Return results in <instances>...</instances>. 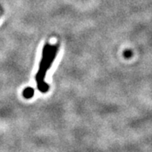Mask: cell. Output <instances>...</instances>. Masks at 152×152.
<instances>
[{"instance_id":"1","label":"cell","mask_w":152,"mask_h":152,"mask_svg":"<svg viewBox=\"0 0 152 152\" xmlns=\"http://www.w3.org/2000/svg\"><path fill=\"white\" fill-rule=\"evenodd\" d=\"M58 50V44L51 45L48 42L45 44L42 49V59L40 62L39 69L36 75V81L37 84L38 90L42 93H47L48 91V85L45 82V77L47 72L53 65V63L55 60L56 55Z\"/></svg>"},{"instance_id":"2","label":"cell","mask_w":152,"mask_h":152,"mask_svg":"<svg viewBox=\"0 0 152 152\" xmlns=\"http://www.w3.org/2000/svg\"><path fill=\"white\" fill-rule=\"evenodd\" d=\"M34 96V90L31 87H27L26 89L24 90L23 91V96L26 99H30Z\"/></svg>"}]
</instances>
